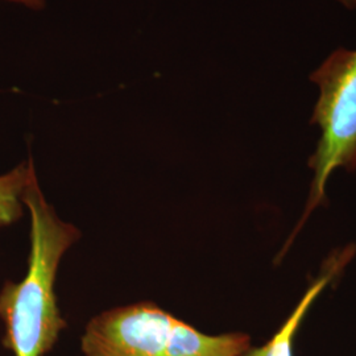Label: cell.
<instances>
[{
  "label": "cell",
  "mask_w": 356,
  "mask_h": 356,
  "mask_svg": "<svg viewBox=\"0 0 356 356\" xmlns=\"http://www.w3.org/2000/svg\"><path fill=\"white\" fill-rule=\"evenodd\" d=\"M31 213V254L20 282H7L0 292L3 346L13 356L47 355L57 343L66 322L54 294L57 268L79 231L63 222L40 191L36 173L22 193Z\"/></svg>",
  "instance_id": "6da1fadb"
},
{
  "label": "cell",
  "mask_w": 356,
  "mask_h": 356,
  "mask_svg": "<svg viewBox=\"0 0 356 356\" xmlns=\"http://www.w3.org/2000/svg\"><path fill=\"white\" fill-rule=\"evenodd\" d=\"M81 348L85 356H243L251 337L209 335L152 302H140L91 319Z\"/></svg>",
  "instance_id": "7a4b0ae2"
},
{
  "label": "cell",
  "mask_w": 356,
  "mask_h": 356,
  "mask_svg": "<svg viewBox=\"0 0 356 356\" xmlns=\"http://www.w3.org/2000/svg\"><path fill=\"white\" fill-rule=\"evenodd\" d=\"M310 81L318 88L312 124L319 128L316 151L307 165L313 172L302 218L293 229L282 254L291 247L312 213L326 202V186L338 169L356 170V49L339 48L312 72Z\"/></svg>",
  "instance_id": "3957f363"
},
{
  "label": "cell",
  "mask_w": 356,
  "mask_h": 356,
  "mask_svg": "<svg viewBox=\"0 0 356 356\" xmlns=\"http://www.w3.org/2000/svg\"><path fill=\"white\" fill-rule=\"evenodd\" d=\"M356 254L355 244L337 250L325 260L316 280L313 281L291 316L281 325L275 335L260 347H251L243 356H294L293 346L301 323L310 307L332 281L335 280Z\"/></svg>",
  "instance_id": "277c9868"
},
{
  "label": "cell",
  "mask_w": 356,
  "mask_h": 356,
  "mask_svg": "<svg viewBox=\"0 0 356 356\" xmlns=\"http://www.w3.org/2000/svg\"><path fill=\"white\" fill-rule=\"evenodd\" d=\"M33 173V163L29 160L8 175L0 176V225H8L22 214L19 198Z\"/></svg>",
  "instance_id": "5b68a950"
},
{
  "label": "cell",
  "mask_w": 356,
  "mask_h": 356,
  "mask_svg": "<svg viewBox=\"0 0 356 356\" xmlns=\"http://www.w3.org/2000/svg\"><path fill=\"white\" fill-rule=\"evenodd\" d=\"M8 1L23 4V6L29 7L31 10H42L45 6V0H8Z\"/></svg>",
  "instance_id": "8992f818"
},
{
  "label": "cell",
  "mask_w": 356,
  "mask_h": 356,
  "mask_svg": "<svg viewBox=\"0 0 356 356\" xmlns=\"http://www.w3.org/2000/svg\"><path fill=\"white\" fill-rule=\"evenodd\" d=\"M338 1H341L343 6L351 8V10L356 8V0H338Z\"/></svg>",
  "instance_id": "52a82bcc"
}]
</instances>
